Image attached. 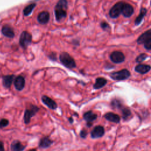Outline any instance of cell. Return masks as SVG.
<instances>
[{
	"instance_id": "7c38bea8",
	"label": "cell",
	"mask_w": 151,
	"mask_h": 151,
	"mask_svg": "<svg viewBox=\"0 0 151 151\" xmlns=\"http://www.w3.org/2000/svg\"><path fill=\"white\" fill-rule=\"evenodd\" d=\"M41 100L42 103L50 109L54 110L57 107V104L55 101L47 96H42Z\"/></svg>"
},
{
	"instance_id": "44dd1931",
	"label": "cell",
	"mask_w": 151,
	"mask_h": 151,
	"mask_svg": "<svg viewBox=\"0 0 151 151\" xmlns=\"http://www.w3.org/2000/svg\"><path fill=\"white\" fill-rule=\"evenodd\" d=\"M52 142H53L48 137H44L41 139L39 143V147L41 148H47L52 145Z\"/></svg>"
},
{
	"instance_id": "ac0fdd59",
	"label": "cell",
	"mask_w": 151,
	"mask_h": 151,
	"mask_svg": "<svg viewBox=\"0 0 151 151\" xmlns=\"http://www.w3.org/2000/svg\"><path fill=\"white\" fill-rule=\"evenodd\" d=\"M83 118L86 121H87V122H92L96 120L97 118V114L93 113L92 111H88L84 113Z\"/></svg>"
},
{
	"instance_id": "f546056e",
	"label": "cell",
	"mask_w": 151,
	"mask_h": 151,
	"mask_svg": "<svg viewBox=\"0 0 151 151\" xmlns=\"http://www.w3.org/2000/svg\"><path fill=\"white\" fill-rule=\"evenodd\" d=\"M50 58L51 59V60H55V59H56V55H55V54H54V53H51L50 55Z\"/></svg>"
},
{
	"instance_id": "f1b7e54d",
	"label": "cell",
	"mask_w": 151,
	"mask_h": 151,
	"mask_svg": "<svg viewBox=\"0 0 151 151\" xmlns=\"http://www.w3.org/2000/svg\"><path fill=\"white\" fill-rule=\"evenodd\" d=\"M87 131H86V130L83 129V130H81L80 131V137H81V138H83V139L86 138V136H87Z\"/></svg>"
},
{
	"instance_id": "1f68e13d",
	"label": "cell",
	"mask_w": 151,
	"mask_h": 151,
	"mask_svg": "<svg viewBox=\"0 0 151 151\" xmlns=\"http://www.w3.org/2000/svg\"><path fill=\"white\" fill-rule=\"evenodd\" d=\"M68 120H69V122H70V123H72L73 122V119L72 118V117H69V119H68Z\"/></svg>"
},
{
	"instance_id": "8fae6325",
	"label": "cell",
	"mask_w": 151,
	"mask_h": 151,
	"mask_svg": "<svg viewBox=\"0 0 151 151\" xmlns=\"http://www.w3.org/2000/svg\"><path fill=\"white\" fill-rule=\"evenodd\" d=\"M15 76L14 74L5 75L2 77V86L6 88L11 87L12 83L14 82Z\"/></svg>"
},
{
	"instance_id": "603a6c76",
	"label": "cell",
	"mask_w": 151,
	"mask_h": 151,
	"mask_svg": "<svg viewBox=\"0 0 151 151\" xmlns=\"http://www.w3.org/2000/svg\"><path fill=\"white\" fill-rule=\"evenodd\" d=\"M35 6H36V4L32 3V4H31L28 5H27V6H25V8L23 9V14H24V16L27 17V16L29 15L32 13V11H33V9L35 7Z\"/></svg>"
},
{
	"instance_id": "484cf974",
	"label": "cell",
	"mask_w": 151,
	"mask_h": 151,
	"mask_svg": "<svg viewBox=\"0 0 151 151\" xmlns=\"http://www.w3.org/2000/svg\"><path fill=\"white\" fill-rule=\"evenodd\" d=\"M147 57V55L145 54V53H143V54H140V55H139L136 58V61L137 62V63H142V61H143L144 60H146V58Z\"/></svg>"
},
{
	"instance_id": "7402d4cb",
	"label": "cell",
	"mask_w": 151,
	"mask_h": 151,
	"mask_svg": "<svg viewBox=\"0 0 151 151\" xmlns=\"http://www.w3.org/2000/svg\"><path fill=\"white\" fill-rule=\"evenodd\" d=\"M146 13H147V9L146 8H140V14L134 21V24L136 25H138L142 22V21L144 17L146 14Z\"/></svg>"
},
{
	"instance_id": "ffe728a7",
	"label": "cell",
	"mask_w": 151,
	"mask_h": 151,
	"mask_svg": "<svg viewBox=\"0 0 151 151\" xmlns=\"http://www.w3.org/2000/svg\"><path fill=\"white\" fill-rule=\"evenodd\" d=\"M107 83V80L103 77H98L96 80V82L93 85V88L96 90L99 89L104 87Z\"/></svg>"
},
{
	"instance_id": "3957f363",
	"label": "cell",
	"mask_w": 151,
	"mask_h": 151,
	"mask_svg": "<svg viewBox=\"0 0 151 151\" xmlns=\"http://www.w3.org/2000/svg\"><path fill=\"white\" fill-rule=\"evenodd\" d=\"M137 42L139 44H144V47L147 50H151V30L143 33L137 40Z\"/></svg>"
},
{
	"instance_id": "30bf717a",
	"label": "cell",
	"mask_w": 151,
	"mask_h": 151,
	"mask_svg": "<svg viewBox=\"0 0 151 151\" xmlns=\"http://www.w3.org/2000/svg\"><path fill=\"white\" fill-rule=\"evenodd\" d=\"M104 134V129L101 126H96L91 132V137L93 139H96L102 137Z\"/></svg>"
},
{
	"instance_id": "e0dca14e",
	"label": "cell",
	"mask_w": 151,
	"mask_h": 151,
	"mask_svg": "<svg viewBox=\"0 0 151 151\" xmlns=\"http://www.w3.org/2000/svg\"><path fill=\"white\" fill-rule=\"evenodd\" d=\"M134 70L136 72H137L140 74H144L148 73L150 71V66L149 65H147V64H139L135 67Z\"/></svg>"
},
{
	"instance_id": "2e32d148",
	"label": "cell",
	"mask_w": 151,
	"mask_h": 151,
	"mask_svg": "<svg viewBox=\"0 0 151 151\" xmlns=\"http://www.w3.org/2000/svg\"><path fill=\"white\" fill-rule=\"evenodd\" d=\"M104 117L107 120L110 121V122H113V123H118L120 121V116L118 114H115V113H112V112L106 113L104 115Z\"/></svg>"
},
{
	"instance_id": "5bb4252c",
	"label": "cell",
	"mask_w": 151,
	"mask_h": 151,
	"mask_svg": "<svg viewBox=\"0 0 151 151\" xmlns=\"http://www.w3.org/2000/svg\"><path fill=\"white\" fill-rule=\"evenodd\" d=\"M134 12L133 7L129 4L124 3L122 8V14L124 17H130Z\"/></svg>"
},
{
	"instance_id": "83f0119b",
	"label": "cell",
	"mask_w": 151,
	"mask_h": 151,
	"mask_svg": "<svg viewBox=\"0 0 151 151\" xmlns=\"http://www.w3.org/2000/svg\"><path fill=\"white\" fill-rule=\"evenodd\" d=\"M100 26L103 30H107L110 28L109 25L106 22H104V21L101 22Z\"/></svg>"
},
{
	"instance_id": "5b68a950",
	"label": "cell",
	"mask_w": 151,
	"mask_h": 151,
	"mask_svg": "<svg viewBox=\"0 0 151 151\" xmlns=\"http://www.w3.org/2000/svg\"><path fill=\"white\" fill-rule=\"evenodd\" d=\"M110 77L115 80H124L127 79L130 76V71L127 69L113 72L110 74Z\"/></svg>"
},
{
	"instance_id": "cb8c5ba5",
	"label": "cell",
	"mask_w": 151,
	"mask_h": 151,
	"mask_svg": "<svg viewBox=\"0 0 151 151\" xmlns=\"http://www.w3.org/2000/svg\"><path fill=\"white\" fill-rule=\"evenodd\" d=\"M121 109L123 119L124 120H127L132 115L130 110L127 107H122Z\"/></svg>"
},
{
	"instance_id": "9c48e42d",
	"label": "cell",
	"mask_w": 151,
	"mask_h": 151,
	"mask_svg": "<svg viewBox=\"0 0 151 151\" xmlns=\"http://www.w3.org/2000/svg\"><path fill=\"white\" fill-rule=\"evenodd\" d=\"M14 84L15 88L17 90L21 91L25 87V78L22 76H18L14 78Z\"/></svg>"
},
{
	"instance_id": "9a60e30c",
	"label": "cell",
	"mask_w": 151,
	"mask_h": 151,
	"mask_svg": "<svg viewBox=\"0 0 151 151\" xmlns=\"http://www.w3.org/2000/svg\"><path fill=\"white\" fill-rule=\"evenodd\" d=\"M50 20V14L47 11H42L37 16V21L41 24H45Z\"/></svg>"
},
{
	"instance_id": "7a4b0ae2",
	"label": "cell",
	"mask_w": 151,
	"mask_h": 151,
	"mask_svg": "<svg viewBox=\"0 0 151 151\" xmlns=\"http://www.w3.org/2000/svg\"><path fill=\"white\" fill-rule=\"evenodd\" d=\"M60 60L63 65L68 68L72 69L76 67L74 60L68 52H61L60 55Z\"/></svg>"
},
{
	"instance_id": "8992f818",
	"label": "cell",
	"mask_w": 151,
	"mask_h": 151,
	"mask_svg": "<svg viewBox=\"0 0 151 151\" xmlns=\"http://www.w3.org/2000/svg\"><path fill=\"white\" fill-rule=\"evenodd\" d=\"M39 110V108L31 104L29 108L27 109L24 115V121L25 124H28L30 122L31 119L33 117Z\"/></svg>"
},
{
	"instance_id": "836d02e7",
	"label": "cell",
	"mask_w": 151,
	"mask_h": 151,
	"mask_svg": "<svg viewBox=\"0 0 151 151\" xmlns=\"http://www.w3.org/2000/svg\"><path fill=\"white\" fill-rule=\"evenodd\" d=\"M28 151H37V150L35 149H30Z\"/></svg>"
},
{
	"instance_id": "277c9868",
	"label": "cell",
	"mask_w": 151,
	"mask_h": 151,
	"mask_svg": "<svg viewBox=\"0 0 151 151\" xmlns=\"http://www.w3.org/2000/svg\"><path fill=\"white\" fill-rule=\"evenodd\" d=\"M31 41L32 35H31V34L26 31H22L20 35L19 40V43L20 46L22 48L25 49L28 47V46H29Z\"/></svg>"
},
{
	"instance_id": "4fadbf2b",
	"label": "cell",
	"mask_w": 151,
	"mask_h": 151,
	"mask_svg": "<svg viewBox=\"0 0 151 151\" xmlns=\"http://www.w3.org/2000/svg\"><path fill=\"white\" fill-rule=\"evenodd\" d=\"M1 32L5 37L7 38H12L15 36L14 29L8 25H5L2 27Z\"/></svg>"
},
{
	"instance_id": "6da1fadb",
	"label": "cell",
	"mask_w": 151,
	"mask_h": 151,
	"mask_svg": "<svg viewBox=\"0 0 151 151\" xmlns=\"http://www.w3.org/2000/svg\"><path fill=\"white\" fill-rule=\"evenodd\" d=\"M67 7L68 2L67 0H59L58 1L54 8L55 19L57 21H60L66 17Z\"/></svg>"
},
{
	"instance_id": "52a82bcc",
	"label": "cell",
	"mask_w": 151,
	"mask_h": 151,
	"mask_svg": "<svg viewBox=\"0 0 151 151\" xmlns=\"http://www.w3.org/2000/svg\"><path fill=\"white\" fill-rule=\"evenodd\" d=\"M124 4V2H119L116 3L114 5H113V6L110 9L109 12L110 17L112 18H117L122 14V8Z\"/></svg>"
},
{
	"instance_id": "d6a6232c",
	"label": "cell",
	"mask_w": 151,
	"mask_h": 151,
	"mask_svg": "<svg viewBox=\"0 0 151 151\" xmlns=\"http://www.w3.org/2000/svg\"><path fill=\"white\" fill-rule=\"evenodd\" d=\"M87 126L88 127L91 126H92V123H91V122H87Z\"/></svg>"
},
{
	"instance_id": "ba28073f",
	"label": "cell",
	"mask_w": 151,
	"mask_h": 151,
	"mask_svg": "<svg viewBox=\"0 0 151 151\" xmlns=\"http://www.w3.org/2000/svg\"><path fill=\"white\" fill-rule=\"evenodd\" d=\"M110 58L114 63H121L124 61L125 56L121 51H115L111 53Z\"/></svg>"
},
{
	"instance_id": "d4e9b609",
	"label": "cell",
	"mask_w": 151,
	"mask_h": 151,
	"mask_svg": "<svg viewBox=\"0 0 151 151\" xmlns=\"http://www.w3.org/2000/svg\"><path fill=\"white\" fill-rule=\"evenodd\" d=\"M111 106L113 109H122L123 107L121 101L117 99H114L111 100Z\"/></svg>"
},
{
	"instance_id": "d6986e66",
	"label": "cell",
	"mask_w": 151,
	"mask_h": 151,
	"mask_svg": "<svg viewBox=\"0 0 151 151\" xmlns=\"http://www.w3.org/2000/svg\"><path fill=\"white\" fill-rule=\"evenodd\" d=\"M25 148L19 140H14L12 142L11 145V151H22Z\"/></svg>"
},
{
	"instance_id": "4dcf8cb0",
	"label": "cell",
	"mask_w": 151,
	"mask_h": 151,
	"mask_svg": "<svg viewBox=\"0 0 151 151\" xmlns=\"http://www.w3.org/2000/svg\"><path fill=\"white\" fill-rule=\"evenodd\" d=\"M0 151H5L4 149V144L2 142L0 141Z\"/></svg>"
},
{
	"instance_id": "4316f807",
	"label": "cell",
	"mask_w": 151,
	"mask_h": 151,
	"mask_svg": "<svg viewBox=\"0 0 151 151\" xmlns=\"http://www.w3.org/2000/svg\"><path fill=\"white\" fill-rule=\"evenodd\" d=\"M9 124L8 120L6 119H2L0 120V128H4L6 126H7Z\"/></svg>"
}]
</instances>
